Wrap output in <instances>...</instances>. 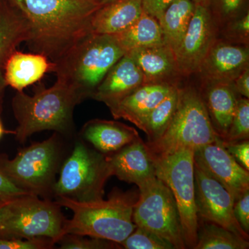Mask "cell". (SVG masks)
<instances>
[{
    "label": "cell",
    "mask_w": 249,
    "mask_h": 249,
    "mask_svg": "<svg viewBox=\"0 0 249 249\" xmlns=\"http://www.w3.org/2000/svg\"><path fill=\"white\" fill-rule=\"evenodd\" d=\"M29 29L28 47L52 62L61 59L92 34L91 19L101 7L96 0H6Z\"/></svg>",
    "instance_id": "obj_1"
},
{
    "label": "cell",
    "mask_w": 249,
    "mask_h": 249,
    "mask_svg": "<svg viewBox=\"0 0 249 249\" xmlns=\"http://www.w3.org/2000/svg\"><path fill=\"white\" fill-rule=\"evenodd\" d=\"M83 100L74 88L58 79L50 88L39 87L33 96L18 91L12 101L18 124L16 139L24 142L32 134L45 130L70 135L74 130L73 110Z\"/></svg>",
    "instance_id": "obj_2"
},
{
    "label": "cell",
    "mask_w": 249,
    "mask_h": 249,
    "mask_svg": "<svg viewBox=\"0 0 249 249\" xmlns=\"http://www.w3.org/2000/svg\"><path fill=\"white\" fill-rule=\"evenodd\" d=\"M138 196L139 192L116 191L111 192L107 200L103 198L78 201L65 196L55 197L57 204L73 213L71 219L65 222L63 236H88L119 245L137 227L132 214Z\"/></svg>",
    "instance_id": "obj_3"
},
{
    "label": "cell",
    "mask_w": 249,
    "mask_h": 249,
    "mask_svg": "<svg viewBox=\"0 0 249 249\" xmlns=\"http://www.w3.org/2000/svg\"><path fill=\"white\" fill-rule=\"evenodd\" d=\"M125 53L115 35L92 33L65 56L52 62L51 72L84 99L91 98L107 72Z\"/></svg>",
    "instance_id": "obj_4"
},
{
    "label": "cell",
    "mask_w": 249,
    "mask_h": 249,
    "mask_svg": "<svg viewBox=\"0 0 249 249\" xmlns=\"http://www.w3.org/2000/svg\"><path fill=\"white\" fill-rule=\"evenodd\" d=\"M220 137L214 131L200 89L193 85L178 88V107L160 139L147 142L151 158H160L183 149L195 150Z\"/></svg>",
    "instance_id": "obj_5"
},
{
    "label": "cell",
    "mask_w": 249,
    "mask_h": 249,
    "mask_svg": "<svg viewBox=\"0 0 249 249\" xmlns=\"http://www.w3.org/2000/svg\"><path fill=\"white\" fill-rule=\"evenodd\" d=\"M61 206L49 198L23 195L0 207V238H48L56 244L67 219Z\"/></svg>",
    "instance_id": "obj_6"
},
{
    "label": "cell",
    "mask_w": 249,
    "mask_h": 249,
    "mask_svg": "<svg viewBox=\"0 0 249 249\" xmlns=\"http://www.w3.org/2000/svg\"><path fill=\"white\" fill-rule=\"evenodd\" d=\"M60 158V142L53 134L22 149L13 160L0 155V173L23 191L49 198L53 195Z\"/></svg>",
    "instance_id": "obj_7"
},
{
    "label": "cell",
    "mask_w": 249,
    "mask_h": 249,
    "mask_svg": "<svg viewBox=\"0 0 249 249\" xmlns=\"http://www.w3.org/2000/svg\"><path fill=\"white\" fill-rule=\"evenodd\" d=\"M110 177L106 155L78 142L62 165L53 196L78 201L98 200L103 199L105 186Z\"/></svg>",
    "instance_id": "obj_8"
},
{
    "label": "cell",
    "mask_w": 249,
    "mask_h": 249,
    "mask_svg": "<svg viewBox=\"0 0 249 249\" xmlns=\"http://www.w3.org/2000/svg\"><path fill=\"white\" fill-rule=\"evenodd\" d=\"M152 160L156 176L169 188L175 198L186 249H194L199 225L195 198L194 151L183 149Z\"/></svg>",
    "instance_id": "obj_9"
},
{
    "label": "cell",
    "mask_w": 249,
    "mask_h": 249,
    "mask_svg": "<svg viewBox=\"0 0 249 249\" xmlns=\"http://www.w3.org/2000/svg\"><path fill=\"white\" fill-rule=\"evenodd\" d=\"M138 188L132 214L136 226L168 241L175 249H186L178 206L169 188L157 177Z\"/></svg>",
    "instance_id": "obj_10"
},
{
    "label": "cell",
    "mask_w": 249,
    "mask_h": 249,
    "mask_svg": "<svg viewBox=\"0 0 249 249\" xmlns=\"http://www.w3.org/2000/svg\"><path fill=\"white\" fill-rule=\"evenodd\" d=\"M194 181L198 220L222 226L249 241V234L236 220L233 213L235 200L227 188L195 163Z\"/></svg>",
    "instance_id": "obj_11"
},
{
    "label": "cell",
    "mask_w": 249,
    "mask_h": 249,
    "mask_svg": "<svg viewBox=\"0 0 249 249\" xmlns=\"http://www.w3.org/2000/svg\"><path fill=\"white\" fill-rule=\"evenodd\" d=\"M217 21L210 7L196 4L186 34L175 52L181 77L197 73L210 49L217 40Z\"/></svg>",
    "instance_id": "obj_12"
},
{
    "label": "cell",
    "mask_w": 249,
    "mask_h": 249,
    "mask_svg": "<svg viewBox=\"0 0 249 249\" xmlns=\"http://www.w3.org/2000/svg\"><path fill=\"white\" fill-rule=\"evenodd\" d=\"M194 163L225 187L235 201L249 191V173L241 166L219 138L194 151Z\"/></svg>",
    "instance_id": "obj_13"
},
{
    "label": "cell",
    "mask_w": 249,
    "mask_h": 249,
    "mask_svg": "<svg viewBox=\"0 0 249 249\" xmlns=\"http://www.w3.org/2000/svg\"><path fill=\"white\" fill-rule=\"evenodd\" d=\"M248 67L249 45L217 40L196 73L200 76L202 84L232 83Z\"/></svg>",
    "instance_id": "obj_14"
},
{
    "label": "cell",
    "mask_w": 249,
    "mask_h": 249,
    "mask_svg": "<svg viewBox=\"0 0 249 249\" xmlns=\"http://www.w3.org/2000/svg\"><path fill=\"white\" fill-rule=\"evenodd\" d=\"M106 157L111 176L121 181L139 187L157 177L155 163L141 137Z\"/></svg>",
    "instance_id": "obj_15"
},
{
    "label": "cell",
    "mask_w": 249,
    "mask_h": 249,
    "mask_svg": "<svg viewBox=\"0 0 249 249\" xmlns=\"http://www.w3.org/2000/svg\"><path fill=\"white\" fill-rule=\"evenodd\" d=\"M175 85L168 83H145L119 101L108 105L115 119H123L142 129L147 116L168 95Z\"/></svg>",
    "instance_id": "obj_16"
},
{
    "label": "cell",
    "mask_w": 249,
    "mask_h": 249,
    "mask_svg": "<svg viewBox=\"0 0 249 249\" xmlns=\"http://www.w3.org/2000/svg\"><path fill=\"white\" fill-rule=\"evenodd\" d=\"M130 55L142 71L145 83H168L178 84L181 78L175 52L163 43L134 49L126 53Z\"/></svg>",
    "instance_id": "obj_17"
},
{
    "label": "cell",
    "mask_w": 249,
    "mask_h": 249,
    "mask_svg": "<svg viewBox=\"0 0 249 249\" xmlns=\"http://www.w3.org/2000/svg\"><path fill=\"white\" fill-rule=\"evenodd\" d=\"M143 84L142 71L130 55L125 53L107 72L91 98L107 106Z\"/></svg>",
    "instance_id": "obj_18"
},
{
    "label": "cell",
    "mask_w": 249,
    "mask_h": 249,
    "mask_svg": "<svg viewBox=\"0 0 249 249\" xmlns=\"http://www.w3.org/2000/svg\"><path fill=\"white\" fill-rule=\"evenodd\" d=\"M28 38L29 29L22 15L9 1L0 0V114L6 88L5 66L19 45Z\"/></svg>",
    "instance_id": "obj_19"
},
{
    "label": "cell",
    "mask_w": 249,
    "mask_h": 249,
    "mask_svg": "<svg viewBox=\"0 0 249 249\" xmlns=\"http://www.w3.org/2000/svg\"><path fill=\"white\" fill-rule=\"evenodd\" d=\"M201 96L213 127L221 139L225 138L235 113L237 99L232 83L203 84Z\"/></svg>",
    "instance_id": "obj_20"
},
{
    "label": "cell",
    "mask_w": 249,
    "mask_h": 249,
    "mask_svg": "<svg viewBox=\"0 0 249 249\" xmlns=\"http://www.w3.org/2000/svg\"><path fill=\"white\" fill-rule=\"evenodd\" d=\"M81 135L103 155L113 153L140 138L134 127L114 121L93 119L83 126Z\"/></svg>",
    "instance_id": "obj_21"
},
{
    "label": "cell",
    "mask_w": 249,
    "mask_h": 249,
    "mask_svg": "<svg viewBox=\"0 0 249 249\" xmlns=\"http://www.w3.org/2000/svg\"><path fill=\"white\" fill-rule=\"evenodd\" d=\"M142 12V0H115L95 13L91 31L93 34L116 35L130 27Z\"/></svg>",
    "instance_id": "obj_22"
},
{
    "label": "cell",
    "mask_w": 249,
    "mask_h": 249,
    "mask_svg": "<svg viewBox=\"0 0 249 249\" xmlns=\"http://www.w3.org/2000/svg\"><path fill=\"white\" fill-rule=\"evenodd\" d=\"M52 65V62L42 54L25 53L16 51L5 66V83L17 91H23L24 88L40 80L46 73L51 72Z\"/></svg>",
    "instance_id": "obj_23"
},
{
    "label": "cell",
    "mask_w": 249,
    "mask_h": 249,
    "mask_svg": "<svg viewBox=\"0 0 249 249\" xmlns=\"http://www.w3.org/2000/svg\"><path fill=\"white\" fill-rule=\"evenodd\" d=\"M196 6L192 0H175L159 20L163 42L174 52L178 48L186 34Z\"/></svg>",
    "instance_id": "obj_24"
},
{
    "label": "cell",
    "mask_w": 249,
    "mask_h": 249,
    "mask_svg": "<svg viewBox=\"0 0 249 249\" xmlns=\"http://www.w3.org/2000/svg\"><path fill=\"white\" fill-rule=\"evenodd\" d=\"M115 36L125 53L164 43L159 21L144 12L130 27Z\"/></svg>",
    "instance_id": "obj_25"
},
{
    "label": "cell",
    "mask_w": 249,
    "mask_h": 249,
    "mask_svg": "<svg viewBox=\"0 0 249 249\" xmlns=\"http://www.w3.org/2000/svg\"><path fill=\"white\" fill-rule=\"evenodd\" d=\"M196 243L194 249H248L249 242L214 223L198 220Z\"/></svg>",
    "instance_id": "obj_26"
},
{
    "label": "cell",
    "mask_w": 249,
    "mask_h": 249,
    "mask_svg": "<svg viewBox=\"0 0 249 249\" xmlns=\"http://www.w3.org/2000/svg\"><path fill=\"white\" fill-rule=\"evenodd\" d=\"M178 88L179 84L175 85L147 116L142 129L147 135V142L160 139L169 125L178 107Z\"/></svg>",
    "instance_id": "obj_27"
},
{
    "label": "cell",
    "mask_w": 249,
    "mask_h": 249,
    "mask_svg": "<svg viewBox=\"0 0 249 249\" xmlns=\"http://www.w3.org/2000/svg\"><path fill=\"white\" fill-rule=\"evenodd\" d=\"M249 100L239 96L231 124H230L224 142H236L249 140Z\"/></svg>",
    "instance_id": "obj_28"
},
{
    "label": "cell",
    "mask_w": 249,
    "mask_h": 249,
    "mask_svg": "<svg viewBox=\"0 0 249 249\" xmlns=\"http://www.w3.org/2000/svg\"><path fill=\"white\" fill-rule=\"evenodd\" d=\"M121 249H175L170 242L155 233L137 227L124 241L119 244Z\"/></svg>",
    "instance_id": "obj_29"
},
{
    "label": "cell",
    "mask_w": 249,
    "mask_h": 249,
    "mask_svg": "<svg viewBox=\"0 0 249 249\" xmlns=\"http://www.w3.org/2000/svg\"><path fill=\"white\" fill-rule=\"evenodd\" d=\"M57 243L62 249H121L119 244L103 239L85 236L65 235Z\"/></svg>",
    "instance_id": "obj_30"
},
{
    "label": "cell",
    "mask_w": 249,
    "mask_h": 249,
    "mask_svg": "<svg viewBox=\"0 0 249 249\" xmlns=\"http://www.w3.org/2000/svg\"><path fill=\"white\" fill-rule=\"evenodd\" d=\"M224 36L232 43L249 45V11L242 16L226 23Z\"/></svg>",
    "instance_id": "obj_31"
},
{
    "label": "cell",
    "mask_w": 249,
    "mask_h": 249,
    "mask_svg": "<svg viewBox=\"0 0 249 249\" xmlns=\"http://www.w3.org/2000/svg\"><path fill=\"white\" fill-rule=\"evenodd\" d=\"M247 0H214L217 2L218 20L223 24L245 14Z\"/></svg>",
    "instance_id": "obj_32"
},
{
    "label": "cell",
    "mask_w": 249,
    "mask_h": 249,
    "mask_svg": "<svg viewBox=\"0 0 249 249\" xmlns=\"http://www.w3.org/2000/svg\"><path fill=\"white\" fill-rule=\"evenodd\" d=\"M55 243L48 238L31 240L0 238V249H51Z\"/></svg>",
    "instance_id": "obj_33"
},
{
    "label": "cell",
    "mask_w": 249,
    "mask_h": 249,
    "mask_svg": "<svg viewBox=\"0 0 249 249\" xmlns=\"http://www.w3.org/2000/svg\"><path fill=\"white\" fill-rule=\"evenodd\" d=\"M223 145L227 149V151L235 159L236 161L245 169L249 171V140L236 142H223Z\"/></svg>",
    "instance_id": "obj_34"
},
{
    "label": "cell",
    "mask_w": 249,
    "mask_h": 249,
    "mask_svg": "<svg viewBox=\"0 0 249 249\" xmlns=\"http://www.w3.org/2000/svg\"><path fill=\"white\" fill-rule=\"evenodd\" d=\"M233 213L236 220L247 233L249 232V191L245 193L233 206Z\"/></svg>",
    "instance_id": "obj_35"
},
{
    "label": "cell",
    "mask_w": 249,
    "mask_h": 249,
    "mask_svg": "<svg viewBox=\"0 0 249 249\" xmlns=\"http://www.w3.org/2000/svg\"><path fill=\"white\" fill-rule=\"evenodd\" d=\"M28 193L18 188L0 173V203L7 202L14 198Z\"/></svg>",
    "instance_id": "obj_36"
},
{
    "label": "cell",
    "mask_w": 249,
    "mask_h": 249,
    "mask_svg": "<svg viewBox=\"0 0 249 249\" xmlns=\"http://www.w3.org/2000/svg\"><path fill=\"white\" fill-rule=\"evenodd\" d=\"M175 0H142V11L160 20L165 10Z\"/></svg>",
    "instance_id": "obj_37"
},
{
    "label": "cell",
    "mask_w": 249,
    "mask_h": 249,
    "mask_svg": "<svg viewBox=\"0 0 249 249\" xmlns=\"http://www.w3.org/2000/svg\"><path fill=\"white\" fill-rule=\"evenodd\" d=\"M236 92L242 97L249 98V67L244 70L232 82Z\"/></svg>",
    "instance_id": "obj_38"
},
{
    "label": "cell",
    "mask_w": 249,
    "mask_h": 249,
    "mask_svg": "<svg viewBox=\"0 0 249 249\" xmlns=\"http://www.w3.org/2000/svg\"><path fill=\"white\" fill-rule=\"evenodd\" d=\"M196 4L201 5V6L211 7V5L213 4L214 0H192Z\"/></svg>",
    "instance_id": "obj_39"
},
{
    "label": "cell",
    "mask_w": 249,
    "mask_h": 249,
    "mask_svg": "<svg viewBox=\"0 0 249 249\" xmlns=\"http://www.w3.org/2000/svg\"><path fill=\"white\" fill-rule=\"evenodd\" d=\"M101 6L109 4V3L112 2V1H115V0H96Z\"/></svg>",
    "instance_id": "obj_40"
},
{
    "label": "cell",
    "mask_w": 249,
    "mask_h": 249,
    "mask_svg": "<svg viewBox=\"0 0 249 249\" xmlns=\"http://www.w3.org/2000/svg\"><path fill=\"white\" fill-rule=\"evenodd\" d=\"M4 129L3 128L2 124H1V121H0V139H1V136L4 134Z\"/></svg>",
    "instance_id": "obj_41"
},
{
    "label": "cell",
    "mask_w": 249,
    "mask_h": 249,
    "mask_svg": "<svg viewBox=\"0 0 249 249\" xmlns=\"http://www.w3.org/2000/svg\"><path fill=\"white\" fill-rule=\"evenodd\" d=\"M5 203H0V207H1V206H2L3 204H5Z\"/></svg>",
    "instance_id": "obj_42"
}]
</instances>
